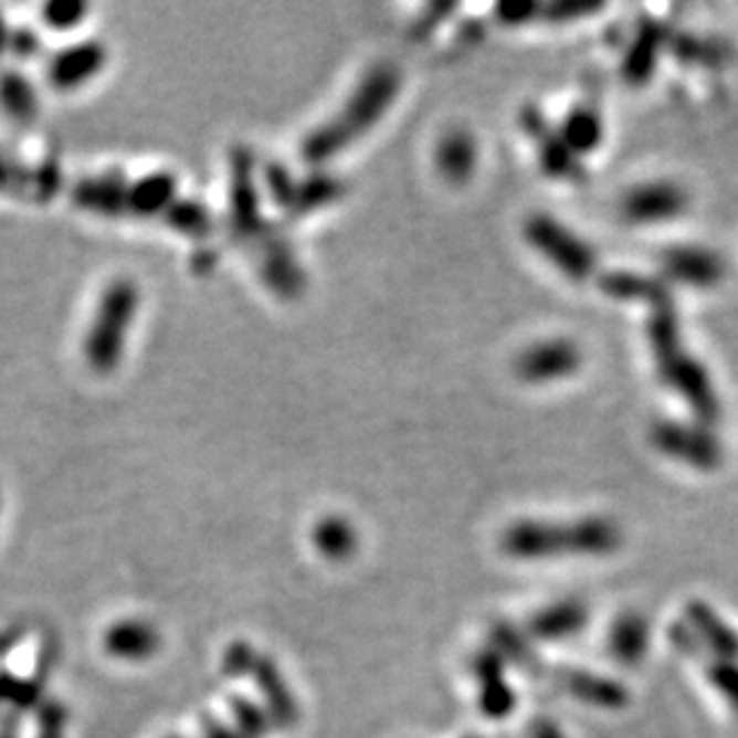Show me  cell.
<instances>
[{
  "label": "cell",
  "mask_w": 738,
  "mask_h": 738,
  "mask_svg": "<svg viewBox=\"0 0 738 738\" xmlns=\"http://www.w3.org/2000/svg\"><path fill=\"white\" fill-rule=\"evenodd\" d=\"M402 77L400 70L390 63H380L371 67L354 88L347 103L339 108L330 120L318 125L314 131H308L302 141V158L304 164L320 168L330 164L345 149L363 137L371 129L386 110L392 106V101L400 92Z\"/></svg>",
  "instance_id": "cell-1"
},
{
  "label": "cell",
  "mask_w": 738,
  "mask_h": 738,
  "mask_svg": "<svg viewBox=\"0 0 738 738\" xmlns=\"http://www.w3.org/2000/svg\"><path fill=\"white\" fill-rule=\"evenodd\" d=\"M645 333L664 386L682 397L700 423L713 425L721 417V402L705 366L684 345L674 304L651 308Z\"/></svg>",
  "instance_id": "cell-2"
},
{
  "label": "cell",
  "mask_w": 738,
  "mask_h": 738,
  "mask_svg": "<svg viewBox=\"0 0 738 738\" xmlns=\"http://www.w3.org/2000/svg\"><path fill=\"white\" fill-rule=\"evenodd\" d=\"M139 306L141 292L135 280L117 277L103 289L82 339L84 361L94 373L110 376L117 371L125 357L127 337L135 328Z\"/></svg>",
  "instance_id": "cell-3"
},
{
  "label": "cell",
  "mask_w": 738,
  "mask_h": 738,
  "mask_svg": "<svg viewBox=\"0 0 738 738\" xmlns=\"http://www.w3.org/2000/svg\"><path fill=\"white\" fill-rule=\"evenodd\" d=\"M230 232L249 251L259 246L275 230L268 218L263 215V199L256 180L254 154L244 146H238L230 154Z\"/></svg>",
  "instance_id": "cell-4"
},
{
  "label": "cell",
  "mask_w": 738,
  "mask_h": 738,
  "mask_svg": "<svg viewBox=\"0 0 738 738\" xmlns=\"http://www.w3.org/2000/svg\"><path fill=\"white\" fill-rule=\"evenodd\" d=\"M524 234L528 244L555 268L571 280H588L598 268V256L579 234H573L559 220L536 213L526 220Z\"/></svg>",
  "instance_id": "cell-5"
},
{
  "label": "cell",
  "mask_w": 738,
  "mask_h": 738,
  "mask_svg": "<svg viewBox=\"0 0 738 738\" xmlns=\"http://www.w3.org/2000/svg\"><path fill=\"white\" fill-rule=\"evenodd\" d=\"M651 440L662 454L696 468H715L725 454L713 428L700 421H660L653 425Z\"/></svg>",
  "instance_id": "cell-6"
},
{
  "label": "cell",
  "mask_w": 738,
  "mask_h": 738,
  "mask_svg": "<svg viewBox=\"0 0 738 738\" xmlns=\"http://www.w3.org/2000/svg\"><path fill=\"white\" fill-rule=\"evenodd\" d=\"M261 280L280 299H297L306 289V275L285 232L277 228L251 249Z\"/></svg>",
  "instance_id": "cell-7"
},
{
  "label": "cell",
  "mask_w": 738,
  "mask_h": 738,
  "mask_svg": "<svg viewBox=\"0 0 738 738\" xmlns=\"http://www.w3.org/2000/svg\"><path fill=\"white\" fill-rule=\"evenodd\" d=\"M106 63V43L98 39H86L55 51L46 61V67H43V77H46V84L55 92H75V88L94 82Z\"/></svg>",
  "instance_id": "cell-8"
},
{
  "label": "cell",
  "mask_w": 738,
  "mask_h": 738,
  "mask_svg": "<svg viewBox=\"0 0 738 738\" xmlns=\"http://www.w3.org/2000/svg\"><path fill=\"white\" fill-rule=\"evenodd\" d=\"M583 354L571 339H545L528 347L516 359L514 371L526 382H552L573 376L581 368Z\"/></svg>",
  "instance_id": "cell-9"
},
{
  "label": "cell",
  "mask_w": 738,
  "mask_h": 738,
  "mask_svg": "<svg viewBox=\"0 0 738 738\" xmlns=\"http://www.w3.org/2000/svg\"><path fill=\"white\" fill-rule=\"evenodd\" d=\"M521 125L526 129V135L538 146V158L545 172L557 177V180H569V182L586 180L581 158L569 149L562 137H559V131L550 127V123L545 120V115L538 108H526L521 115Z\"/></svg>",
  "instance_id": "cell-10"
},
{
  "label": "cell",
  "mask_w": 738,
  "mask_h": 738,
  "mask_svg": "<svg viewBox=\"0 0 738 738\" xmlns=\"http://www.w3.org/2000/svg\"><path fill=\"white\" fill-rule=\"evenodd\" d=\"M612 528L602 521H583L569 528L562 526H519L509 536L514 548L519 550H548L557 545L569 548H604L612 540Z\"/></svg>",
  "instance_id": "cell-11"
},
{
  "label": "cell",
  "mask_w": 738,
  "mask_h": 738,
  "mask_svg": "<svg viewBox=\"0 0 738 738\" xmlns=\"http://www.w3.org/2000/svg\"><path fill=\"white\" fill-rule=\"evenodd\" d=\"M688 209V191L676 182H647L633 187L622 201V213L631 223H662Z\"/></svg>",
  "instance_id": "cell-12"
},
{
  "label": "cell",
  "mask_w": 738,
  "mask_h": 738,
  "mask_svg": "<svg viewBox=\"0 0 738 738\" xmlns=\"http://www.w3.org/2000/svg\"><path fill=\"white\" fill-rule=\"evenodd\" d=\"M662 271L672 283L707 289L725 280V259L705 246H672L662 254Z\"/></svg>",
  "instance_id": "cell-13"
},
{
  "label": "cell",
  "mask_w": 738,
  "mask_h": 738,
  "mask_svg": "<svg viewBox=\"0 0 738 738\" xmlns=\"http://www.w3.org/2000/svg\"><path fill=\"white\" fill-rule=\"evenodd\" d=\"M127 182H129V177L123 172L86 175L82 177V180L72 184L70 199L84 213L108 218V220H123Z\"/></svg>",
  "instance_id": "cell-14"
},
{
  "label": "cell",
  "mask_w": 738,
  "mask_h": 738,
  "mask_svg": "<svg viewBox=\"0 0 738 738\" xmlns=\"http://www.w3.org/2000/svg\"><path fill=\"white\" fill-rule=\"evenodd\" d=\"M177 191H180V187H177V177L166 170L146 172L141 177H129L125 218L131 220L164 218L170 205L177 201Z\"/></svg>",
  "instance_id": "cell-15"
},
{
  "label": "cell",
  "mask_w": 738,
  "mask_h": 738,
  "mask_svg": "<svg viewBox=\"0 0 738 738\" xmlns=\"http://www.w3.org/2000/svg\"><path fill=\"white\" fill-rule=\"evenodd\" d=\"M63 175L53 164L27 166L0 154V194L24 197L32 201L53 199L61 189Z\"/></svg>",
  "instance_id": "cell-16"
},
{
  "label": "cell",
  "mask_w": 738,
  "mask_h": 738,
  "mask_svg": "<svg viewBox=\"0 0 738 738\" xmlns=\"http://www.w3.org/2000/svg\"><path fill=\"white\" fill-rule=\"evenodd\" d=\"M103 647L115 660L141 662L158 653L160 633L154 624H146L141 619H125V622H117L106 631Z\"/></svg>",
  "instance_id": "cell-17"
},
{
  "label": "cell",
  "mask_w": 738,
  "mask_h": 738,
  "mask_svg": "<svg viewBox=\"0 0 738 738\" xmlns=\"http://www.w3.org/2000/svg\"><path fill=\"white\" fill-rule=\"evenodd\" d=\"M251 676H254V682L265 700L263 710L268 713L271 721H275L277 727L294 725V721H297V705H294L292 693L287 690L285 678L280 676L275 664L268 657H259Z\"/></svg>",
  "instance_id": "cell-18"
},
{
  "label": "cell",
  "mask_w": 738,
  "mask_h": 738,
  "mask_svg": "<svg viewBox=\"0 0 738 738\" xmlns=\"http://www.w3.org/2000/svg\"><path fill=\"white\" fill-rule=\"evenodd\" d=\"M342 194H345V182L339 180V177L326 170H314L306 177H297V187H294V197L285 213L289 218H304L323 209V205L337 201Z\"/></svg>",
  "instance_id": "cell-19"
},
{
  "label": "cell",
  "mask_w": 738,
  "mask_h": 738,
  "mask_svg": "<svg viewBox=\"0 0 738 738\" xmlns=\"http://www.w3.org/2000/svg\"><path fill=\"white\" fill-rule=\"evenodd\" d=\"M0 110L8 120L18 125H29L39 115V94L24 72L3 70L0 72Z\"/></svg>",
  "instance_id": "cell-20"
},
{
  "label": "cell",
  "mask_w": 738,
  "mask_h": 738,
  "mask_svg": "<svg viewBox=\"0 0 738 738\" xmlns=\"http://www.w3.org/2000/svg\"><path fill=\"white\" fill-rule=\"evenodd\" d=\"M478 164L476 139L466 129H454L437 146V170L445 180L462 184L474 175Z\"/></svg>",
  "instance_id": "cell-21"
},
{
  "label": "cell",
  "mask_w": 738,
  "mask_h": 738,
  "mask_svg": "<svg viewBox=\"0 0 738 738\" xmlns=\"http://www.w3.org/2000/svg\"><path fill=\"white\" fill-rule=\"evenodd\" d=\"M664 41H667V32H664V27L653 20H645L626 53L624 80H629L631 84H643L651 80Z\"/></svg>",
  "instance_id": "cell-22"
},
{
  "label": "cell",
  "mask_w": 738,
  "mask_h": 738,
  "mask_svg": "<svg viewBox=\"0 0 738 738\" xmlns=\"http://www.w3.org/2000/svg\"><path fill=\"white\" fill-rule=\"evenodd\" d=\"M602 292L610 294L614 299L624 302H643L651 308L674 304L670 287L660 283L655 277L639 275V273H610L602 277Z\"/></svg>",
  "instance_id": "cell-23"
},
{
  "label": "cell",
  "mask_w": 738,
  "mask_h": 738,
  "mask_svg": "<svg viewBox=\"0 0 738 738\" xmlns=\"http://www.w3.org/2000/svg\"><path fill=\"white\" fill-rule=\"evenodd\" d=\"M557 131L569 149L581 158L598 149L602 141L604 125H602V117L598 110L588 108V106H579L567 113L565 123L557 127Z\"/></svg>",
  "instance_id": "cell-24"
},
{
  "label": "cell",
  "mask_w": 738,
  "mask_h": 738,
  "mask_svg": "<svg viewBox=\"0 0 738 738\" xmlns=\"http://www.w3.org/2000/svg\"><path fill=\"white\" fill-rule=\"evenodd\" d=\"M160 220H164L172 232L182 234V238H189V240L211 238V232L215 228L211 209L205 203H201L199 199L177 197V201L170 205L168 213Z\"/></svg>",
  "instance_id": "cell-25"
},
{
  "label": "cell",
  "mask_w": 738,
  "mask_h": 738,
  "mask_svg": "<svg viewBox=\"0 0 738 738\" xmlns=\"http://www.w3.org/2000/svg\"><path fill=\"white\" fill-rule=\"evenodd\" d=\"M43 705V682L39 676L24 678L10 672H0V707L6 713L22 715L36 713Z\"/></svg>",
  "instance_id": "cell-26"
},
{
  "label": "cell",
  "mask_w": 738,
  "mask_h": 738,
  "mask_svg": "<svg viewBox=\"0 0 738 738\" xmlns=\"http://www.w3.org/2000/svg\"><path fill=\"white\" fill-rule=\"evenodd\" d=\"M230 713L234 721V731H238L242 738H268L273 721L268 713H265L263 707H259L256 703H251L244 696H232Z\"/></svg>",
  "instance_id": "cell-27"
},
{
  "label": "cell",
  "mask_w": 738,
  "mask_h": 738,
  "mask_svg": "<svg viewBox=\"0 0 738 738\" xmlns=\"http://www.w3.org/2000/svg\"><path fill=\"white\" fill-rule=\"evenodd\" d=\"M314 542L316 548L333 559H339L351 552L354 548V534L347 521L342 519H326L314 528Z\"/></svg>",
  "instance_id": "cell-28"
},
{
  "label": "cell",
  "mask_w": 738,
  "mask_h": 738,
  "mask_svg": "<svg viewBox=\"0 0 738 738\" xmlns=\"http://www.w3.org/2000/svg\"><path fill=\"white\" fill-rule=\"evenodd\" d=\"M88 14L86 3H77V0H53V3L43 6L41 20L53 32H70L77 29Z\"/></svg>",
  "instance_id": "cell-29"
},
{
  "label": "cell",
  "mask_w": 738,
  "mask_h": 738,
  "mask_svg": "<svg viewBox=\"0 0 738 738\" xmlns=\"http://www.w3.org/2000/svg\"><path fill=\"white\" fill-rule=\"evenodd\" d=\"M674 53L682 61H693L700 65H719L725 61V46L710 39H696V36H678L672 43Z\"/></svg>",
  "instance_id": "cell-30"
},
{
  "label": "cell",
  "mask_w": 738,
  "mask_h": 738,
  "mask_svg": "<svg viewBox=\"0 0 738 738\" xmlns=\"http://www.w3.org/2000/svg\"><path fill=\"white\" fill-rule=\"evenodd\" d=\"M36 717H39L36 738H65L67 710L63 703L43 700V705L36 710Z\"/></svg>",
  "instance_id": "cell-31"
},
{
  "label": "cell",
  "mask_w": 738,
  "mask_h": 738,
  "mask_svg": "<svg viewBox=\"0 0 738 738\" xmlns=\"http://www.w3.org/2000/svg\"><path fill=\"white\" fill-rule=\"evenodd\" d=\"M256 662H259V657L254 653V647H251L244 641H234L223 655V672L230 678H242V676L254 672Z\"/></svg>",
  "instance_id": "cell-32"
},
{
  "label": "cell",
  "mask_w": 738,
  "mask_h": 738,
  "mask_svg": "<svg viewBox=\"0 0 738 738\" xmlns=\"http://www.w3.org/2000/svg\"><path fill=\"white\" fill-rule=\"evenodd\" d=\"M43 49L41 36L29 27H18L14 32H10V43H8V53H12L20 61H32Z\"/></svg>",
  "instance_id": "cell-33"
},
{
  "label": "cell",
  "mask_w": 738,
  "mask_h": 738,
  "mask_svg": "<svg viewBox=\"0 0 738 738\" xmlns=\"http://www.w3.org/2000/svg\"><path fill=\"white\" fill-rule=\"evenodd\" d=\"M542 12L540 3H505L497 8V14L502 22L507 24H519V22H528L530 18H536V14Z\"/></svg>",
  "instance_id": "cell-34"
},
{
  "label": "cell",
  "mask_w": 738,
  "mask_h": 738,
  "mask_svg": "<svg viewBox=\"0 0 738 738\" xmlns=\"http://www.w3.org/2000/svg\"><path fill=\"white\" fill-rule=\"evenodd\" d=\"M203 738H242V736L215 717H203Z\"/></svg>",
  "instance_id": "cell-35"
},
{
  "label": "cell",
  "mask_w": 738,
  "mask_h": 738,
  "mask_svg": "<svg viewBox=\"0 0 738 738\" xmlns=\"http://www.w3.org/2000/svg\"><path fill=\"white\" fill-rule=\"evenodd\" d=\"M191 265H194L197 271L205 273V271H213L215 268V254L211 249H201L194 254V259H191Z\"/></svg>",
  "instance_id": "cell-36"
},
{
  "label": "cell",
  "mask_w": 738,
  "mask_h": 738,
  "mask_svg": "<svg viewBox=\"0 0 738 738\" xmlns=\"http://www.w3.org/2000/svg\"><path fill=\"white\" fill-rule=\"evenodd\" d=\"M8 43H10V29L6 24L3 12H0V63H3V57L8 53Z\"/></svg>",
  "instance_id": "cell-37"
},
{
  "label": "cell",
  "mask_w": 738,
  "mask_h": 738,
  "mask_svg": "<svg viewBox=\"0 0 738 738\" xmlns=\"http://www.w3.org/2000/svg\"><path fill=\"white\" fill-rule=\"evenodd\" d=\"M0 738H12V736H6V734H0Z\"/></svg>",
  "instance_id": "cell-38"
},
{
  "label": "cell",
  "mask_w": 738,
  "mask_h": 738,
  "mask_svg": "<svg viewBox=\"0 0 738 738\" xmlns=\"http://www.w3.org/2000/svg\"><path fill=\"white\" fill-rule=\"evenodd\" d=\"M170 738H180V736H170Z\"/></svg>",
  "instance_id": "cell-39"
}]
</instances>
